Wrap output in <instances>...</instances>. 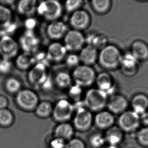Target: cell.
<instances>
[{
    "instance_id": "8992f818",
    "label": "cell",
    "mask_w": 148,
    "mask_h": 148,
    "mask_svg": "<svg viewBox=\"0 0 148 148\" xmlns=\"http://www.w3.org/2000/svg\"><path fill=\"white\" fill-rule=\"evenodd\" d=\"M73 125L76 130L84 132L88 130L92 126L93 117L90 111L84 106L75 108Z\"/></svg>"
},
{
    "instance_id": "6da1fadb",
    "label": "cell",
    "mask_w": 148,
    "mask_h": 148,
    "mask_svg": "<svg viewBox=\"0 0 148 148\" xmlns=\"http://www.w3.org/2000/svg\"><path fill=\"white\" fill-rule=\"evenodd\" d=\"M122 56L120 50L116 46L107 45L99 54V62L104 68L115 69L120 66Z\"/></svg>"
},
{
    "instance_id": "277c9868",
    "label": "cell",
    "mask_w": 148,
    "mask_h": 148,
    "mask_svg": "<svg viewBox=\"0 0 148 148\" xmlns=\"http://www.w3.org/2000/svg\"><path fill=\"white\" fill-rule=\"evenodd\" d=\"M96 73L93 68L87 65H79L74 69L72 73V79L75 84L79 86L88 87L95 82Z\"/></svg>"
},
{
    "instance_id": "e575fe53",
    "label": "cell",
    "mask_w": 148,
    "mask_h": 148,
    "mask_svg": "<svg viewBox=\"0 0 148 148\" xmlns=\"http://www.w3.org/2000/svg\"><path fill=\"white\" fill-rule=\"evenodd\" d=\"M13 120L12 113L7 109L0 110V124L3 126H8L11 124Z\"/></svg>"
},
{
    "instance_id": "8d00e7d4",
    "label": "cell",
    "mask_w": 148,
    "mask_h": 148,
    "mask_svg": "<svg viewBox=\"0 0 148 148\" xmlns=\"http://www.w3.org/2000/svg\"><path fill=\"white\" fill-rule=\"evenodd\" d=\"M17 29V25L11 22L9 24H7L5 26L1 28L0 29V36H10L11 35L14 34Z\"/></svg>"
},
{
    "instance_id": "d6986e66",
    "label": "cell",
    "mask_w": 148,
    "mask_h": 148,
    "mask_svg": "<svg viewBox=\"0 0 148 148\" xmlns=\"http://www.w3.org/2000/svg\"><path fill=\"white\" fill-rule=\"evenodd\" d=\"M98 55V50L94 47L87 45L81 50L78 56L80 62L82 63L83 65L90 66L96 62Z\"/></svg>"
},
{
    "instance_id": "c3c4849f",
    "label": "cell",
    "mask_w": 148,
    "mask_h": 148,
    "mask_svg": "<svg viewBox=\"0 0 148 148\" xmlns=\"http://www.w3.org/2000/svg\"><path fill=\"white\" fill-rule=\"evenodd\" d=\"M103 148H118L117 146H111V145H108L107 146Z\"/></svg>"
},
{
    "instance_id": "52a82bcc",
    "label": "cell",
    "mask_w": 148,
    "mask_h": 148,
    "mask_svg": "<svg viewBox=\"0 0 148 148\" xmlns=\"http://www.w3.org/2000/svg\"><path fill=\"white\" fill-rule=\"evenodd\" d=\"M16 102L21 109L30 111L36 109L39 103V99L36 92L25 89L20 90L17 93Z\"/></svg>"
},
{
    "instance_id": "f35d334b",
    "label": "cell",
    "mask_w": 148,
    "mask_h": 148,
    "mask_svg": "<svg viewBox=\"0 0 148 148\" xmlns=\"http://www.w3.org/2000/svg\"><path fill=\"white\" fill-rule=\"evenodd\" d=\"M12 62L9 59L4 58L0 59V73L8 74L12 69Z\"/></svg>"
},
{
    "instance_id": "ac0fdd59",
    "label": "cell",
    "mask_w": 148,
    "mask_h": 148,
    "mask_svg": "<svg viewBox=\"0 0 148 148\" xmlns=\"http://www.w3.org/2000/svg\"><path fill=\"white\" fill-rule=\"evenodd\" d=\"M47 33L50 38L58 40L64 37L67 33V27L64 22L56 20L51 22L47 28Z\"/></svg>"
},
{
    "instance_id": "5b68a950",
    "label": "cell",
    "mask_w": 148,
    "mask_h": 148,
    "mask_svg": "<svg viewBox=\"0 0 148 148\" xmlns=\"http://www.w3.org/2000/svg\"><path fill=\"white\" fill-rule=\"evenodd\" d=\"M75 112L74 105L68 100L59 101L53 107L52 116L57 122H67L72 117Z\"/></svg>"
},
{
    "instance_id": "f6af8a7d",
    "label": "cell",
    "mask_w": 148,
    "mask_h": 148,
    "mask_svg": "<svg viewBox=\"0 0 148 148\" xmlns=\"http://www.w3.org/2000/svg\"><path fill=\"white\" fill-rule=\"evenodd\" d=\"M8 100L5 97L0 96V110L6 109L8 106Z\"/></svg>"
},
{
    "instance_id": "4316f807",
    "label": "cell",
    "mask_w": 148,
    "mask_h": 148,
    "mask_svg": "<svg viewBox=\"0 0 148 148\" xmlns=\"http://www.w3.org/2000/svg\"><path fill=\"white\" fill-rule=\"evenodd\" d=\"M88 45L94 47L97 50H101L107 46V38L103 34H90L86 38Z\"/></svg>"
},
{
    "instance_id": "60d3db41",
    "label": "cell",
    "mask_w": 148,
    "mask_h": 148,
    "mask_svg": "<svg viewBox=\"0 0 148 148\" xmlns=\"http://www.w3.org/2000/svg\"><path fill=\"white\" fill-rule=\"evenodd\" d=\"M65 148H86V145L80 139L72 138L66 142Z\"/></svg>"
},
{
    "instance_id": "f1b7e54d",
    "label": "cell",
    "mask_w": 148,
    "mask_h": 148,
    "mask_svg": "<svg viewBox=\"0 0 148 148\" xmlns=\"http://www.w3.org/2000/svg\"><path fill=\"white\" fill-rule=\"evenodd\" d=\"M72 78L68 72H59L55 78V83L60 88H69L71 86Z\"/></svg>"
},
{
    "instance_id": "e0dca14e",
    "label": "cell",
    "mask_w": 148,
    "mask_h": 148,
    "mask_svg": "<svg viewBox=\"0 0 148 148\" xmlns=\"http://www.w3.org/2000/svg\"><path fill=\"white\" fill-rule=\"evenodd\" d=\"M67 50L60 42H53L49 45L46 54L50 62H60L66 57Z\"/></svg>"
},
{
    "instance_id": "ab89813d",
    "label": "cell",
    "mask_w": 148,
    "mask_h": 148,
    "mask_svg": "<svg viewBox=\"0 0 148 148\" xmlns=\"http://www.w3.org/2000/svg\"><path fill=\"white\" fill-rule=\"evenodd\" d=\"M34 55L36 64H42L45 66H48L50 61L47 55L46 52H38L35 53Z\"/></svg>"
},
{
    "instance_id": "4fadbf2b",
    "label": "cell",
    "mask_w": 148,
    "mask_h": 148,
    "mask_svg": "<svg viewBox=\"0 0 148 148\" xmlns=\"http://www.w3.org/2000/svg\"><path fill=\"white\" fill-rule=\"evenodd\" d=\"M69 22L73 29L80 32L86 29L89 26L90 16L86 11L79 9L72 13Z\"/></svg>"
},
{
    "instance_id": "7c38bea8",
    "label": "cell",
    "mask_w": 148,
    "mask_h": 148,
    "mask_svg": "<svg viewBox=\"0 0 148 148\" xmlns=\"http://www.w3.org/2000/svg\"><path fill=\"white\" fill-rule=\"evenodd\" d=\"M140 117L134 111H125L120 114L118 119L119 128L125 132H132L138 128Z\"/></svg>"
},
{
    "instance_id": "836d02e7",
    "label": "cell",
    "mask_w": 148,
    "mask_h": 148,
    "mask_svg": "<svg viewBox=\"0 0 148 148\" xmlns=\"http://www.w3.org/2000/svg\"><path fill=\"white\" fill-rule=\"evenodd\" d=\"M82 94V89L81 86L75 84L71 86L69 88L68 95L70 98L75 102H80Z\"/></svg>"
},
{
    "instance_id": "5bb4252c",
    "label": "cell",
    "mask_w": 148,
    "mask_h": 148,
    "mask_svg": "<svg viewBox=\"0 0 148 148\" xmlns=\"http://www.w3.org/2000/svg\"><path fill=\"white\" fill-rule=\"evenodd\" d=\"M127 100L125 97L121 95H112L108 99L107 107L112 114H122L128 107Z\"/></svg>"
},
{
    "instance_id": "681fc988",
    "label": "cell",
    "mask_w": 148,
    "mask_h": 148,
    "mask_svg": "<svg viewBox=\"0 0 148 148\" xmlns=\"http://www.w3.org/2000/svg\"><path fill=\"white\" fill-rule=\"evenodd\" d=\"M0 59H1V58H0Z\"/></svg>"
},
{
    "instance_id": "d4e9b609",
    "label": "cell",
    "mask_w": 148,
    "mask_h": 148,
    "mask_svg": "<svg viewBox=\"0 0 148 148\" xmlns=\"http://www.w3.org/2000/svg\"><path fill=\"white\" fill-rule=\"evenodd\" d=\"M130 53L138 61L147 60L148 58V46L141 40H136L132 43Z\"/></svg>"
},
{
    "instance_id": "74e56055",
    "label": "cell",
    "mask_w": 148,
    "mask_h": 148,
    "mask_svg": "<svg viewBox=\"0 0 148 148\" xmlns=\"http://www.w3.org/2000/svg\"><path fill=\"white\" fill-rule=\"evenodd\" d=\"M65 61L67 66L70 68H74V69L79 65L80 62L79 56L73 53L66 56Z\"/></svg>"
},
{
    "instance_id": "2e32d148",
    "label": "cell",
    "mask_w": 148,
    "mask_h": 148,
    "mask_svg": "<svg viewBox=\"0 0 148 148\" xmlns=\"http://www.w3.org/2000/svg\"><path fill=\"white\" fill-rule=\"evenodd\" d=\"M95 82L99 90L105 92L107 96L113 95L115 85L112 76L107 72H102L96 76Z\"/></svg>"
},
{
    "instance_id": "7a4b0ae2",
    "label": "cell",
    "mask_w": 148,
    "mask_h": 148,
    "mask_svg": "<svg viewBox=\"0 0 148 148\" xmlns=\"http://www.w3.org/2000/svg\"><path fill=\"white\" fill-rule=\"evenodd\" d=\"M108 96L98 88H91L86 92L83 103L90 111L100 112L107 106Z\"/></svg>"
},
{
    "instance_id": "f546056e",
    "label": "cell",
    "mask_w": 148,
    "mask_h": 148,
    "mask_svg": "<svg viewBox=\"0 0 148 148\" xmlns=\"http://www.w3.org/2000/svg\"><path fill=\"white\" fill-rule=\"evenodd\" d=\"M93 10L98 14L106 13L110 9L111 1L109 0H94L91 2Z\"/></svg>"
},
{
    "instance_id": "1f68e13d",
    "label": "cell",
    "mask_w": 148,
    "mask_h": 148,
    "mask_svg": "<svg viewBox=\"0 0 148 148\" xmlns=\"http://www.w3.org/2000/svg\"><path fill=\"white\" fill-rule=\"evenodd\" d=\"M5 87L7 90L11 94L18 93L21 89V84L17 78L11 77L6 80Z\"/></svg>"
},
{
    "instance_id": "ffe728a7",
    "label": "cell",
    "mask_w": 148,
    "mask_h": 148,
    "mask_svg": "<svg viewBox=\"0 0 148 148\" xmlns=\"http://www.w3.org/2000/svg\"><path fill=\"white\" fill-rule=\"evenodd\" d=\"M115 121L113 114L109 111H101L96 115L95 124L101 130H108L113 126Z\"/></svg>"
},
{
    "instance_id": "cb8c5ba5",
    "label": "cell",
    "mask_w": 148,
    "mask_h": 148,
    "mask_svg": "<svg viewBox=\"0 0 148 148\" xmlns=\"http://www.w3.org/2000/svg\"><path fill=\"white\" fill-rule=\"evenodd\" d=\"M15 64L20 70H27L36 64L34 54L24 52L18 55L16 58Z\"/></svg>"
},
{
    "instance_id": "603a6c76",
    "label": "cell",
    "mask_w": 148,
    "mask_h": 148,
    "mask_svg": "<svg viewBox=\"0 0 148 148\" xmlns=\"http://www.w3.org/2000/svg\"><path fill=\"white\" fill-rule=\"evenodd\" d=\"M104 136L109 145L117 147L123 139L122 130L117 126H113L107 130Z\"/></svg>"
},
{
    "instance_id": "ee69618b",
    "label": "cell",
    "mask_w": 148,
    "mask_h": 148,
    "mask_svg": "<svg viewBox=\"0 0 148 148\" xmlns=\"http://www.w3.org/2000/svg\"><path fill=\"white\" fill-rule=\"evenodd\" d=\"M37 25V21L36 19L32 17H28L24 22V26L26 30H34Z\"/></svg>"
},
{
    "instance_id": "d6a6232c",
    "label": "cell",
    "mask_w": 148,
    "mask_h": 148,
    "mask_svg": "<svg viewBox=\"0 0 148 148\" xmlns=\"http://www.w3.org/2000/svg\"><path fill=\"white\" fill-rule=\"evenodd\" d=\"M89 143L93 148H101L106 142L104 135L100 133H95L90 136Z\"/></svg>"
},
{
    "instance_id": "8fae6325",
    "label": "cell",
    "mask_w": 148,
    "mask_h": 148,
    "mask_svg": "<svg viewBox=\"0 0 148 148\" xmlns=\"http://www.w3.org/2000/svg\"><path fill=\"white\" fill-rule=\"evenodd\" d=\"M19 50L17 42L10 36H1L0 38V56L10 60L17 56Z\"/></svg>"
},
{
    "instance_id": "44dd1931",
    "label": "cell",
    "mask_w": 148,
    "mask_h": 148,
    "mask_svg": "<svg viewBox=\"0 0 148 148\" xmlns=\"http://www.w3.org/2000/svg\"><path fill=\"white\" fill-rule=\"evenodd\" d=\"M133 110L140 117L147 112L148 108V97L143 94H137L132 98V101Z\"/></svg>"
},
{
    "instance_id": "83f0119b",
    "label": "cell",
    "mask_w": 148,
    "mask_h": 148,
    "mask_svg": "<svg viewBox=\"0 0 148 148\" xmlns=\"http://www.w3.org/2000/svg\"><path fill=\"white\" fill-rule=\"evenodd\" d=\"M53 106L51 102L42 101L39 103L35 109V113L38 117L42 118H48L52 115Z\"/></svg>"
},
{
    "instance_id": "9c48e42d",
    "label": "cell",
    "mask_w": 148,
    "mask_h": 148,
    "mask_svg": "<svg viewBox=\"0 0 148 148\" xmlns=\"http://www.w3.org/2000/svg\"><path fill=\"white\" fill-rule=\"evenodd\" d=\"M47 67L42 64H36L32 67L28 74V80L31 84L42 88L50 78Z\"/></svg>"
},
{
    "instance_id": "b9f144b4",
    "label": "cell",
    "mask_w": 148,
    "mask_h": 148,
    "mask_svg": "<svg viewBox=\"0 0 148 148\" xmlns=\"http://www.w3.org/2000/svg\"><path fill=\"white\" fill-rule=\"evenodd\" d=\"M66 141L62 138L54 137L50 141V148H65Z\"/></svg>"
},
{
    "instance_id": "7bdbcfd3",
    "label": "cell",
    "mask_w": 148,
    "mask_h": 148,
    "mask_svg": "<svg viewBox=\"0 0 148 148\" xmlns=\"http://www.w3.org/2000/svg\"><path fill=\"white\" fill-rule=\"evenodd\" d=\"M139 142L145 146H148V127L140 130L138 134Z\"/></svg>"
},
{
    "instance_id": "30bf717a",
    "label": "cell",
    "mask_w": 148,
    "mask_h": 148,
    "mask_svg": "<svg viewBox=\"0 0 148 148\" xmlns=\"http://www.w3.org/2000/svg\"><path fill=\"white\" fill-rule=\"evenodd\" d=\"M40 44V39L34 30H25L19 38V45L24 52L34 54L38 50Z\"/></svg>"
},
{
    "instance_id": "7402d4cb",
    "label": "cell",
    "mask_w": 148,
    "mask_h": 148,
    "mask_svg": "<svg viewBox=\"0 0 148 148\" xmlns=\"http://www.w3.org/2000/svg\"><path fill=\"white\" fill-rule=\"evenodd\" d=\"M74 132V127L72 125L67 122H62L60 123L55 128L54 134L55 137L68 141L73 138Z\"/></svg>"
},
{
    "instance_id": "484cf974",
    "label": "cell",
    "mask_w": 148,
    "mask_h": 148,
    "mask_svg": "<svg viewBox=\"0 0 148 148\" xmlns=\"http://www.w3.org/2000/svg\"><path fill=\"white\" fill-rule=\"evenodd\" d=\"M37 1L35 0H22L18 2L17 9L18 13L30 17L36 11Z\"/></svg>"
},
{
    "instance_id": "bcb514c9",
    "label": "cell",
    "mask_w": 148,
    "mask_h": 148,
    "mask_svg": "<svg viewBox=\"0 0 148 148\" xmlns=\"http://www.w3.org/2000/svg\"><path fill=\"white\" fill-rule=\"evenodd\" d=\"M140 118L143 122L145 124H147L148 125V112H147L144 113V114L140 116Z\"/></svg>"
},
{
    "instance_id": "3957f363",
    "label": "cell",
    "mask_w": 148,
    "mask_h": 148,
    "mask_svg": "<svg viewBox=\"0 0 148 148\" xmlns=\"http://www.w3.org/2000/svg\"><path fill=\"white\" fill-rule=\"evenodd\" d=\"M36 11L40 16L51 22L58 20L62 13V7L56 0L44 1L37 6Z\"/></svg>"
},
{
    "instance_id": "9a60e30c",
    "label": "cell",
    "mask_w": 148,
    "mask_h": 148,
    "mask_svg": "<svg viewBox=\"0 0 148 148\" xmlns=\"http://www.w3.org/2000/svg\"><path fill=\"white\" fill-rule=\"evenodd\" d=\"M138 61L131 53L122 56L120 67L123 74L127 76L134 75L138 70Z\"/></svg>"
},
{
    "instance_id": "4dcf8cb0",
    "label": "cell",
    "mask_w": 148,
    "mask_h": 148,
    "mask_svg": "<svg viewBox=\"0 0 148 148\" xmlns=\"http://www.w3.org/2000/svg\"><path fill=\"white\" fill-rule=\"evenodd\" d=\"M13 15L11 11L5 6L0 4V27L1 28L12 22Z\"/></svg>"
},
{
    "instance_id": "7dc6e473",
    "label": "cell",
    "mask_w": 148,
    "mask_h": 148,
    "mask_svg": "<svg viewBox=\"0 0 148 148\" xmlns=\"http://www.w3.org/2000/svg\"><path fill=\"white\" fill-rule=\"evenodd\" d=\"M15 2L14 1H0V3L1 5H12L13 4H14V3Z\"/></svg>"
},
{
    "instance_id": "d590c367",
    "label": "cell",
    "mask_w": 148,
    "mask_h": 148,
    "mask_svg": "<svg viewBox=\"0 0 148 148\" xmlns=\"http://www.w3.org/2000/svg\"><path fill=\"white\" fill-rule=\"evenodd\" d=\"M82 3V1L80 0H68L65 2V7L67 12L73 13L79 10Z\"/></svg>"
},
{
    "instance_id": "ba28073f",
    "label": "cell",
    "mask_w": 148,
    "mask_h": 148,
    "mask_svg": "<svg viewBox=\"0 0 148 148\" xmlns=\"http://www.w3.org/2000/svg\"><path fill=\"white\" fill-rule=\"evenodd\" d=\"M64 46L67 51L76 52L81 50L86 42V38L78 30H70L64 37Z\"/></svg>"
}]
</instances>
